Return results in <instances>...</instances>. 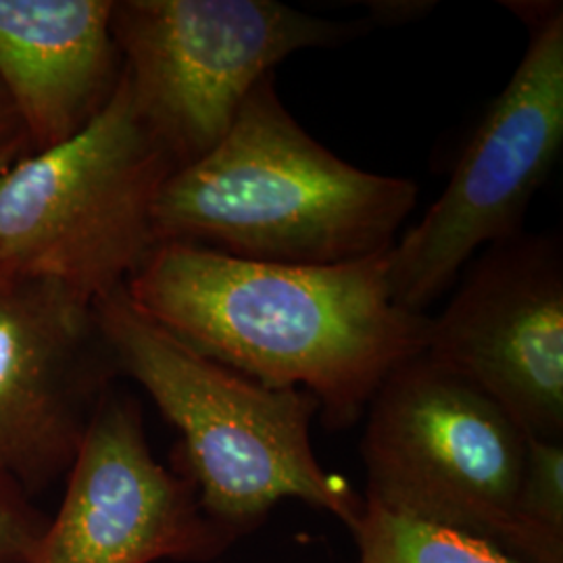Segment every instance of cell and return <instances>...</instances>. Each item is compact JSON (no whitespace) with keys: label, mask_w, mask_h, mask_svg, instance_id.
<instances>
[{"label":"cell","mask_w":563,"mask_h":563,"mask_svg":"<svg viewBox=\"0 0 563 563\" xmlns=\"http://www.w3.org/2000/svg\"><path fill=\"white\" fill-rule=\"evenodd\" d=\"M474 384L528 439L563 441V244L520 234L483 249L439 318L426 353Z\"/></svg>","instance_id":"obj_8"},{"label":"cell","mask_w":563,"mask_h":563,"mask_svg":"<svg viewBox=\"0 0 563 563\" xmlns=\"http://www.w3.org/2000/svg\"><path fill=\"white\" fill-rule=\"evenodd\" d=\"M416 201V181L360 169L316 141L269 74L222 141L165 180L153 232L155 244L246 262L336 265L388 253Z\"/></svg>","instance_id":"obj_2"},{"label":"cell","mask_w":563,"mask_h":563,"mask_svg":"<svg viewBox=\"0 0 563 563\" xmlns=\"http://www.w3.org/2000/svg\"><path fill=\"white\" fill-rule=\"evenodd\" d=\"M95 322L115 363L180 432L176 470L199 493L202 511L241 541L284 499H297L353 530L365 499L318 462L316 397L269 388L213 362L151 320L125 286L95 302Z\"/></svg>","instance_id":"obj_3"},{"label":"cell","mask_w":563,"mask_h":563,"mask_svg":"<svg viewBox=\"0 0 563 563\" xmlns=\"http://www.w3.org/2000/svg\"><path fill=\"white\" fill-rule=\"evenodd\" d=\"M528 27V48L463 146L443 195L388 253L390 297L423 313L472 257L523 234V220L563 146V7L505 2Z\"/></svg>","instance_id":"obj_6"},{"label":"cell","mask_w":563,"mask_h":563,"mask_svg":"<svg viewBox=\"0 0 563 563\" xmlns=\"http://www.w3.org/2000/svg\"><path fill=\"white\" fill-rule=\"evenodd\" d=\"M176 172L121 80L80 134L27 153L0 181V278L57 282L101 301L157 246L153 207Z\"/></svg>","instance_id":"obj_4"},{"label":"cell","mask_w":563,"mask_h":563,"mask_svg":"<svg viewBox=\"0 0 563 563\" xmlns=\"http://www.w3.org/2000/svg\"><path fill=\"white\" fill-rule=\"evenodd\" d=\"M365 416V504L507 549L528 437L497 402L418 355Z\"/></svg>","instance_id":"obj_7"},{"label":"cell","mask_w":563,"mask_h":563,"mask_svg":"<svg viewBox=\"0 0 563 563\" xmlns=\"http://www.w3.org/2000/svg\"><path fill=\"white\" fill-rule=\"evenodd\" d=\"M27 563H209L234 543L195 483L155 460L134 399L104 388Z\"/></svg>","instance_id":"obj_9"},{"label":"cell","mask_w":563,"mask_h":563,"mask_svg":"<svg viewBox=\"0 0 563 563\" xmlns=\"http://www.w3.org/2000/svg\"><path fill=\"white\" fill-rule=\"evenodd\" d=\"M18 146H27V141H25V134H23L15 109L0 86V153L18 148Z\"/></svg>","instance_id":"obj_15"},{"label":"cell","mask_w":563,"mask_h":563,"mask_svg":"<svg viewBox=\"0 0 563 563\" xmlns=\"http://www.w3.org/2000/svg\"><path fill=\"white\" fill-rule=\"evenodd\" d=\"M505 551L522 563H563V441L528 439Z\"/></svg>","instance_id":"obj_13"},{"label":"cell","mask_w":563,"mask_h":563,"mask_svg":"<svg viewBox=\"0 0 563 563\" xmlns=\"http://www.w3.org/2000/svg\"><path fill=\"white\" fill-rule=\"evenodd\" d=\"M351 534L357 547L353 563H522L483 539L369 504Z\"/></svg>","instance_id":"obj_12"},{"label":"cell","mask_w":563,"mask_h":563,"mask_svg":"<svg viewBox=\"0 0 563 563\" xmlns=\"http://www.w3.org/2000/svg\"><path fill=\"white\" fill-rule=\"evenodd\" d=\"M115 0H0V86L30 153L74 139L121 80Z\"/></svg>","instance_id":"obj_11"},{"label":"cell","mask_w":563,"mask_h":563,"mask_svg":"<svg viewBox=\"0 0 563 563\" xmlns=\"http://www.w3.org/2000/svg\"><path fill=\"white\" fill-rule=\"evenodd\" d=\"M109 367L92 302L0 278V472L25 493L67 474Z\"/></svg>","instance_id":"obj_10"},{"label":"cell","mask_w":563,"mask_h":563,"mask_svg":"<svg viewBox=\"0 0 563 563\" xmlns=\"http://www.w3.org/2000/svg\"><path fill=\"white\" fill-rule=\"evenodd\" d=\"M388 253L284 265L163 242L125 290L197 353L263 386L301 388L330 430H346L384 380L428 344L430 318L390 297Z\"/></svg>","instance_id":"obj_1"},{"label":"cell","mask_w":563,"mask_h":563,"mask_svg":"<svg viewBox=\"0 0 563 563\" xmlns=\"http://www.w3.org/2000/svg\"><path fill=\"white\" fill-rule=\"evenodd\" d=\"M46 520L20 484L0 472V563H27Z\"/></svg>","instance_id":"obj_14"},{"label":"cell","mask_w":563,"mask_h":563,"mask_svg":"<svg viewBox=\"0 0 563 563\" xmlns=\"http://www.w3.org/2000/svg\"><path fill=\"white\" fill-rule=\"evenodd\" d=\"M372 20L316 18L278 0H118L111 32L144 125L180 169L222 141L255 84Z\"/></svg>","instance_id":"obj_5"},{"label":"cell","mask_w":563,"mask_h":563,"mask_svg":"<svg viewBox=\"0 0 563 563\" xmlns=\"http://www.w3.org/2000/svg\"><path fill=\"white\" fill-rule=\"evenodd\" d=\"M27 153H30L27 146H18V148L0 153V181L7 176V172L13 167V163L18 162L23 155H27Z\"/></svg>","instance_id":"obj_16"}]
</instances>
